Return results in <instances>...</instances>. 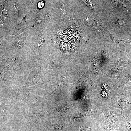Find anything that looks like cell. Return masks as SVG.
<instances>
[{"label": "cell", "mask_w": 131, "mask_h": 131, "mask_svg": "<svg viewBox=\"0 0 131 131\" xmlns=\"http://www.w3.org/2000/svg\"><path fill=\"white\" fill-rule=\"evenodd\" d=\"M0 45L1 46H3V42H2V39H1V38H0Z\"/></svg>", "instance_id": "15"}, {"label": "cell", "mask_w": 131, "mask_h": 131, "mask_svg": "<svg viewBox=\"0 0 131 131\" xmlns=\"http://www.w3.org/2000/svg\"><path fill=\"white\" fill-rule=\"evenodd\" d=\"M13 5L14 8H15L16 11L17 13L18 12V6L17 3L16 2H14L13 3Z\"/></svg>", "instance_id": "10"}, {"label": "cell", "mask_w": 131, "mask_h": 131, "mask_svg": "<svg viewBox=\"0 0 131 131\" xmlns=\"http://www.w3.org/2000/svg\"><path fill=\"white\" fill-rule=\"evenodd\" d=\"M59 9L60 12L63 15L66 14V11L65 7L64 4L62 3H61L59 5Z\"/></svg>", "instance_id": "6"}, {"label": "cell", "mask_w": 131, "mask_h": 131, "mask_svg": "<svg viewBox=\"0 0 131 131\" xmlns=\"http://www.w3.org/2000/svg\"><path fill=\"white\" fill-rule=\"evenodd\" d=\"M41 21L40 20H38L36 21V22L38 24L40 23Z\"/></svg>", "instance_id": "16"}, {"label": "cell", "mask_w": 131, "mask_h": 131, "mask_svg": "<svg viewBox=\"0 0 131 131\" xmlns=\"http://www.w3.org/2000/svg\"><path fill=\"white\" fill-rule=\"evenodd\" d=\"M116 24L119 26H122L125 24V21L123 19L120 18L116 20Z\"/></svg>", "instance_id": "7"}, {"label": "cell", "mask_w": 131, "mask_h": 131, "mask_svg": "<svg viewBox=\"0 0 131 131\" xmlns=\"http://www.w3.org/2000/svg\"><path fill=\"white\" fill-rule=\"evenodd\" d=\"M45 17L46 19H48L50 18V15L48 13H47L45 15Z\"/></svg>", "instance_id": "13"}, {"label": "cell", "mask_w": 131, "mask_h": 131, "mask_svg": "<svg viewBox=\"0 0 131 131\" xmlns=\"http://www.w3.org/2000/svg\"><path fill=\"white\" fill-rule=\"evenodd\" d=\"M26 19V17H24L23 19L21 20L17 24V25H16L15 27L16 28H17L20 26L22 25L24 22H25Z\"/></svg>", "instance_id": "8"}, {"label": "cell", "mask_w": 131, "mask_h": 131, "mask_svg": "<svg viewBox=\"0 0 131 131\" xmlns=\"http://www.w3.org/2000/svg\"><path fill=\"white\" fill-rule=\"evenodd\" d=\"M38 5L39 8H42L43 6V2H40L39 3Z\"/></svg>", "instance_id": "11"}, {"label": "cell", "mask_w": 131, "mask_h": 131, "mask_svg": "<svg viewBox=\"0 0 131 131\" xmlns=\"http://www.w3.org/2000/svg\"><path fill=\"white\" fill-rule=\"evenodd\" d=\"M24 33V32L23 31V30H21L20 31H19L18 32L17 34L18 35H21L23 34Z\"/></svg>", "instance_id": "12"}, {"label": "cell", "mask_w": 131, "mask_h": 131, "mask_svg": "<svg viewBox=\"0 0 131 131\" xmlns=\"http://www.w3.org/2000/svg\"><path fill=\"white\" fill-rule=\"evenodd\" d=\"M98 126L99 131H117L110 123L103 121L101 122Z\"/></svg>", "instance_id": "3"}, {"label": "cell", "mask_w": 131, "mask_h": 131, "mask_svg": "<svg viewBox=\"0 0 131 131\" xmlns=\"http://www.w3.org/2000/svg\"><path fill=\"white\" fill-rule=\"evenodd\" d=\"M122 117L124 122V130L125 131H131V120L123 116Z\"/></svg>", "instance_id": "4"}, {"label": "cell", "mask_w": 131, "mask_h": 131, "mask_svg": "<svg viewBox=\"0 0 131 131\" xmlns=\"http://www.w3.org/2000/svg\"><path fill=\"white\" fill-rule=\"evenodd\" d=\"M4 25V22L2 20L0 19V26L1 27H3Z\"/></svg>", "instance_id": "14"}, {"label": "cell", "mask_w": 131, "mask_h": 131, "mask_svg": "<svg viewBox=\"0 0 131 131\" xmlns=\"http://www.w3.org/2000/svg\"><path fill=\"white\" fill-rule=\"evenodd\" d=\"M101 112L103 120H104L103 121L110 123L117 131L124 130L123 126L117 119V115L109 108L106 107Z\"/></svg>", "instance_id": "2"}, {"label": "cell", "mask_w": 131, "mask_h": 131, "mask_svg": "<svg viewBox=\"0 0 131 131\" xmlns=\"http://www.w3.org/2000/svg\"><path fill=\"white\" fill-rule=\"evenodd\" d=\"M131 91V87L127 88L123 90L120 95L115 96L107 101L108 107L117 116H123L122 111L126 107L131 104L128 100L129 94Z\"/></svg>", "instance_id": "1"}, {"label": "cell", "mask_w": 131, "mask_h": 131, "mask_svg": "<svg viewBox=\"0 0 131 131\" xmlns=\"http://www.w3.org/2000/svg\"><path fill=\"white\" fill-rule=\"evenodd\" d=\"M79 128L80 131H91L90 128L89 127L80 126Z\"/></svg>", "instance_id": "9"}, {"label": "cell", "mask_w": 131, "mask_h": 131, "mask_svg": "<svg viewBox=\"0 0 131 131\" xmlns=\"http://www.w3.org/2000/svg\"><path fill=\"white\" fill-rule=\"evenodd\" d=\"M90 115V112H89L82 113L76 115L74 117L72 120V121L74 120L77 119V118H80L84 116Z\"/></svg>", "instance_id": "5"}]
</instances>
